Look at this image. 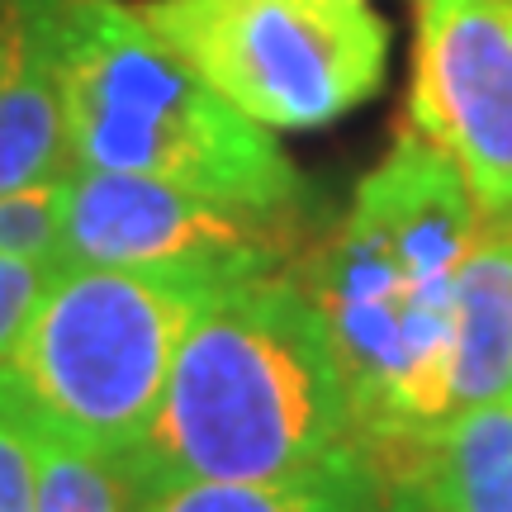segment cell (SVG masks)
Segmentation results:
<instances>
[{"mask_svg":"<svg viewBox=\"0 0 512 512\" xmlns=\"http://www.w3.org/2000/svg\"><path fill=\"white\" fill-rule=\"evenodd\" d=\"M512 394V219H479L456 275L451 413Z\"/></svg>","mask_w":512,"mask_h":512,"instance_id":"30bf717a","label":"cell"},{"mask_svg":"<svg viewBox=\"0 0 512 512\" xmlns=\"http://www.w3.org/2000/svg\"><path fill=\"white\" fill-rule=\"evenodd\" d=\"M72 171L53 0L0 10V195Z\"/></svg>","mask_w":512,"mask_h":512,"instance_id":"9c48e42d","label":"cell"},{"mask_svg":"<svg viewBox=\"0 0 512 512\" xmlns=\"http://www.w3.org/2000/svg\"><path fill=\"white\" fill-rule=\"evenodd\" d=\"M34 512H133L124 460L57 432L34 413Z\"/></svg>","mask_w":512,"mask_h":512,"instance_id":"7c38bea8","label":"cell"},{"mask_svg":"<svg viewBox=\"0 0 512 512\" xmlns=\"http://www.w3.org/2000/svg\"><path fill=\"white\" fill-rule=\"evenodd\" d=\"M309 252V233L252 209L195 195L185 185L124 171L67 176L62 266H114L200 280L209 290L266 271H290Z\"/></svg>","mask_w":512,"mask_h":512,"instance_id":"8992f818","label":"cell"},{"mask_svg":"<svg viewBox=\"0 0 512 512\" xmlns=\"http://www.w3.org/2000/svg\"><path fill=\"white\" fill-rule=\"evenodd\" d=\"M475 228L460 171L403 128L361 176L347 219L290 266L323 313L366 441L451 418L456 275Z\"/></svg>","mask_w":512,"mask_h":512,"instance_id":"6da1fadb","label":"cell"},{"mask_svg":"<svg viewBox=\"0 0 512 512\" xmlns=\"http://www.w3.org/2000/svg\"><path fill=\"white\" fill-rule=\"evenodd\" d=\"M67 176L19 185L0 195V256L34 261L57 271L62 266V219H67Z\"/></svg>","mask_w":512,"mask_h":512,"instance_id":"4fadbf2b","label":"cell"},{"mask_svg":"<svg viewBox=\"0 0 512 512\" xmlns=\"http://www.w3.org/2000/svg\"><path fill=\"white\" fill-rule=\"evenodd\" d=\"M366 451L394 512H512V394Z\"/></svg>","mask_w":512,"mask_h":512,"instance_id":"ba28073f","label":"cell"},{"mask_svg":"<svg viewBox=\"0 0 512 512\" xmlns=\"http://www.w3.org/2000/svg\"><path fill=\"white\" fill-rule=\"evenodd\" d=\"M361 441L323 313L294 271L223 285L190 318L128 489L176 479H290Z\"/></svg>","mask_w":512,"mask_h":512,"instance_id":"7a4b0ae2","label":"cell"},{"mask_svg":"<svg viewBox=\"0 0 512 512\" xmlns=\"http://www.w3.org/2000/svg\"><path fill=\"white\" fill-rule=\"evenodd\" d=\"M34 408L0 361V512H34Z\"/></svg>","mask_w":512,"mask_h":512,"instance_id":"5bb4252c","label":"cell"},{"mask_svg":"<svg viewBox=\"0 0 512 512\" xmlns=\"http://www.w3.org/2000/svg\"><path fill=\"white\" fill-rule=\"evenodd\" d=\"M133 512H394L366 441L290 479H176L133 494Z\"/></svg>","mask_w":512,"mask_h":512,"instance_id":"8fae6325","label":"cell"},{"mask_svg":"<svg viewBox=\"0 0 512 512\" xmlns=\"http://www.w3.org/2000/svg\"><path fill=\"white\" fill-rule=\"evenodd\" d=\"M53 271L34 266V261H15V256H0V361L15 351V342L24 337L29 318H34L38 299L48 290Z\"/></svg>","mask_w":512,"mask_h":512,"instance_id":"9a60e30c","label":"cell"},{"mask_svg":"<svg viewBox=\"0 0 512 512\" xmlns=\"http://www.w3.org/2000/svg\"><path fill=\"white\" fill-rule=\"evenodd\" d=\"M67 147L81 171L185 185L309 233L313 190L266 128L119 0H53Z\"/></svg>","mask_w":512,"mask_h":512,"instance_id":"3957f363","label":"cell"},{"mask_svg":"<svg viewBox=\"0 0 512 512\" xmlns=\"http://www.w3.org/2000/svg\"><path fill=\"white\" fill-rule=\"evenodd\" d=\"M408 128L460 171L479 219H512V0H418Z\"/></svg>","mask_w":512,"mask_h":512,"instance_id":"52a82bcc","label":"cell"},{"mask_svg":"<svg viewBox=\"0 0 512 512\" xmlns=\"http://www.w3.org/2000/svg\"><path fill=\"white\" fill-rule=\"evenodd\" d=\"M0 10H5V0H0Z\"/></svg>","mask_w":512,"mask_h":512,"instance_id":"2e32d148","label":"cell"},{"mask_svg":"<svg viewBox=\"0 0 512 512\" xmlns=\"http://www.w3.org/2000/svg\"><path fill=\"white\" fill-rule=\"evenodd\" d=\"M138 15L261 128H323L389 72V24L366 0H147Z\"/></svg>","mask_w":512,"mask_h":512,"instance_id":"5b68a950","label":"cell"},{"mask_svg":"<svg viewBox=\"0 0 512 512\" xmlns=\"http://www.w3.org/2000/svg\"><path fill=\"white\" fill-rule=\"evenodd\" d=\"M209 285L162 271L57 266L5 370L57 432L128 456Z\"/></svg>","mask_w":512,"mask_h":512,"instance_id":"277c9868","label":"cell"}]
</instances>
